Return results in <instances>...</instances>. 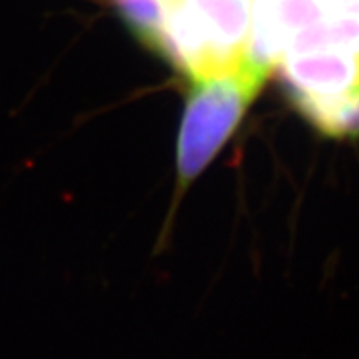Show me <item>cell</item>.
Here are the masks:
<instances>
[{
	"mask_svg": "<svg viewBox=\"0 0 359 359\" xmlns=\"http://www.w3.org/2000/svg\"><path fill=\"white\" fill-rule=\"evenodd\" d=\"M154 47L193 80L233 74L250 60L253 0H158Z\"/></svg>",
	"mask_w": 359,
	"mask_h": 359,
	"instance_id": "1",
	"label": "cell"
},
{
	"mask_svg": "<svg viewBox=\"0 0 359 359\" xmlns=\"http://www.w3.org/2000/svg\"><path fill=\"white\" fill-rule=\"evenodd\" d=\"M251 62L233 74L193 80L177 143V196L205 172L230 140L268 79Z\"/></svg>",
	"mask_w": 359,
	"mask_h": 359,
	"instance_id": "2",
	"label": "cell"
},
{
	"mask_svg": "<svg viewBox=\"0 0 359 359\" xmlns=\"http://www.w3.org/2000/svg\"><path fill=\"white\" fill-rule=\"evenodd\" d=\"M125 22L135 34L154 45L161 24V7L158 0H115Z\"/></svg>",
	"mask_w": 359,
	"mask_h": 359,
	"instance_id": "4",
	"label": "cell"
},
{
	"mask_svg": "<svg viewBox=\"0 0 359 359\" xmlns=\"http://www.w3.org/2000/svg\"><path fill=\"white\" fill-rule=\"evenodd\" d=\"M298 109L321 133L334 138H359V88L330 100L303 103Z\"/></svg>",
	"mask_w": 359,
	"mask_h": 359,
	"instance_id": "3",
	"label": "cell"
}]
</instances>
